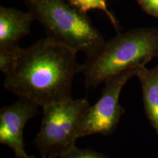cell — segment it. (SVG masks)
<instances>
[{
	"mask_svg": "<svg viewBox=\"0 0 158 158\" xmlns=\"http://www.w3.org/2000/svg\"><path fill=\"white\" fill-rule=\"evenodd\" d=\"M77 53L47 37L21 48L14 66L5 76L4 86L42 108L70 100L74 78L82 70Z\"/></svg>",
	"mask_w": 158,
	"mask_h": 158,
	"instance_id": "1",
	"label": "cell"
},
{
	"mask_svg": "<svg viewBox=\"0 0 158 158\" xmlns=\"http://www.w3.org/2000/svg\"><path fill=\"white\" fill-rule=\"evenodd\" d=\"M158 59V28L142 27L117 32L106 41L82 64L86 90L104 84L110 77L137 70Z\"/></svg>",
	"mask_w": 158,
	"mask_h": 158,
	"instance_id": "2",
	"label": "cell"
},
{
	"mask_svg": "<svg viewBox=\"0 0 158 158\" xmlns=\"http://www.w3.org/2000/svg\"><path fill=\"white\" fill-rule=\"evenodd\" d=\"M29 12L44 28L47 38L77 52L92 54L105 42L86 13L64 0H24Z\"/></svg>",
	"mask_w": 158,
	"mask_h": 158,
	"instance_id": "3",
	"label": "cell"
},
{
	"mask_svg": "<svg viewBox=\"0 0 158 158\" xmlns=\"http://www.w3.org/2000/svg\"><path fill=\"white\" fill-rule=\"evenodd\" d=\"M89 107L85 98H72L43 107V119L35 139L42 157L59 158L76 147Z\"/></svg>",
	"mask_w": 158,
	"mask_h": 158,
	"instance_id": "4",
	"label": "cell"
},
{
	"mask_svg": "<svg viewBox=\"0 0 158 158\" xmlns=\"http://www.w3.org/2000/svg\"><path fill=\"white\" fill-rule=\"evenodd\" d=\"M138 70L124 71L104 83L100 98L89 108L79 138L95 134L109 136L115 132L125 111L119 102L120 94L128 81L136 76Z\"/></svg>",
	"mask_w": 158,
	"mask_h": 158,
	"instance_id": "5",
	"label": "cell"
},
{
	"mask_svg": "<svg viewBox=\"0 0 158 158\" xmlns=\"http://www.w3.org/2000/svg\"><path fill=\"white\" fill-rule=\"evenodd\" d=\"M39 107L34 102L20 98L14 103L0 110V143L10 148L15 156L27 155L23 130L27 122L39 114Z\"/></svg>",
	"mask_w": 158,
	"mask_h": 158,
	"instance_id": "6",
	"label": "cell"
},
{
	"mask_svg": "<svg viewBox=\"0 0 158 158\" xmlns=\"http://www.w3.org/2000/svg\"><path fill=\"white\" fill-rule=\"evenodd\" d=\"M34 17L27 13L0 7V48H15L19 41L30 34V27Z\"/></svg>",
	"mask_w": 158,
	"mask_h": 158,
	"instance_id": "7",
	"label": "cell"
},
{
	"mask_svg": "<svg viewBox=\"0 0 158 158\" xmlns=\"http://www.w3.org/2000/svg\"><path fill=\"white\" fill-rule=\"evenodd\" d=\"M136 76L141 86L145 114L158 135V64L151 69L139 68Z\"/></svg>",
	"mask_w": 158,
	"mask_h": 158,
	"instance_id": "8",
	"label": "cell"
},
{
	"mask_svg": "<svg viewBox=\"0 0 158 158\" xmlns=\"http://www.w3.org/2000/svg\"><path fill=\"white\" fill-rule=\"evenodd\" d=\"M68 2L71 5L84 13H86L90 10H100L104 12L115 28L116 32H119L118 21L108 9L107 0H68Z\"/></svg>",
	"mask_w": 158,
	"mask_h": 158,
	"instance_id": "9",
	"label": "cell"
},
{
	"mask_svg": "<svg viewBox=\"0 0 158 158\" xmlns=\"http://www.w3.org/2000/svg\"><path fill=\"white\" fill-rule=\"evenodd\" d=\"M21 48L19 46L15 48H0V70L5 76L14 66Z\"/></svg>",
	"mask_w": 158,
	"mask_h": 158,
	"instance_id": "10",
	"label": "cell"
},
{
	"mask_svg": "<svg viewBox=\"0 0 158 158\" xmlns=\"http://www.w3.org/2000/svg\"><path fill=\"white\" fill-rule=\"evenodd\" d=\"M59 158H109L92 149H81L76 146Z\"/></svg>",
	"mask_w": 158,
	"mask_h": 158,
	"instance_id": "11",
	"label": "cell"
},
{
	"mask_svg": "<svg viewBox=\"0 0 158 158\" xmlns=\"http://www.w3.org/2000/svg\"><path fill=\"white\" fill-rule=\"evenodd\" d=\"M137 2L145 13L158 19V0H137Z\"/></svg>",
	"mask_w": 158,
	"mask_h": 158,
	"instance_id": "12",
	"label": "cell"
},
{
	"mask_svg": "<svg viewBox=\"0 0 158 158\" xmlns=\"http://www.w3.org/2000/svg\"><path fill=\"white\" fill-rule=\"evenodd\" d=\"M14 158H36V157H33V156H29L28 155H27L26 156H15ZM40 158H46V157H42V156H41Z\"/></svg>",
	"mask_w": 158,
	"mask_h": 158,
	"instance_id": "13",
	"label": "cell"
}]
</instances>
